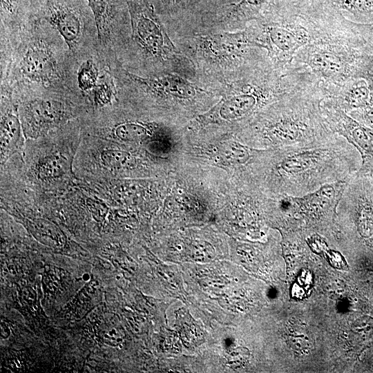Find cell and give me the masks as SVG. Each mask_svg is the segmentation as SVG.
I'll use <instances>...</instances> for the list:
<instances>
[{
    "mask_svg": "<svg viewBox=\"0 0 373 373\" xmlns=\"http://www.w3.org/2000/svg\"><path fill=\"white\" fill-rule=\"evenodd\" d=\"M372 175L373 176V171H372Z\"/></svg>",
    "mask_w": 373,
    "mask_h": 373,
    "instance_id": "44dd1931",
    "label": "cell"
},
{
    "mask_svg": "<svg viewBox=\"0 0 373 373\" xmlns=\"http://www.w3.org/2000/svg\"><path fill=\"white\" fill-rule=\"evenodd\" d=\"M347 113L359 123L373 129V106L354 109Z\"/></svg>",
    "mask_w": 373,
    "mask_h": 373,
    "instance_id": "e0dca14e",
    "label": "cell"
},
{
    "mask_svg": "<svg viewBox=\"0 0 373 373\" xmlns=\"http://www.w3.org/2000/svg\"><path fill=\"white\" fill-rule=\"evenodd\" d=\"M367 44L359 23L349 21L301 48L293 63L306 67L324 86L343 84L356 78Z\"/></svg>",
    "mask_w": 373,
    "mask_h": 373,
    "instance_id": "6da1fadb",
    "label": "cell"
},
{
    "mask_svg": "<svg viewBox=\"0 0 373 373\" xmlns=\"http://www.w3.org/2000/svg\"><path fill=\"white\" fill-rule=\"evenodd\" d=\"M321 111L329 129L345 138L360 153L361 165L358 175L373 171V129L359 123L346 112L323 100Z\"/></svg>",
    "mask_w": 373,
    "mask_h": 373,
    "instance_id": "3957f363",
    "label": "cell"
},
{
    "mask_svg": "<svg viewBox=\"0 0 373 373\" xmlns=\"http://www.w3.org/2000/svg\"><path fill=\"white\" fill-rule=\"evenodd\" d=\"M99 80L98 69L91 59L85 60L77 72V84L84 91L93 90Z\"/></svg>",
    "mask_w": 373,
    "mask_h": 373,
    "instance_id": "30bf717a",
    "label": "cell"
},
{
    "mask_svg": "<svg viewBox=\"0 0 373 373\" xmlns=\"http://www.w3.org/2000/svg\"><path fill=\"white\" fill-rule=\"evenodd\" d=\"M115 135L119 139L126 141L141 140L148 135L149 130L146 126L137 123H123L114 129Z\"/></svg>",
    "mask_w": 373,
    "mask_h": 373,
    "instance_id": "9a60e30c",
    "label": "cell"
},
{
    "mask_svg": "<svg viewBox=\"0 0 373 373\" xmlns=\"http://www.w3.org/2000/svg\"><path fill=\"white\" fill-rule=\"evenodd\" d=\"M321 85L325 95L323 100L346 113L370 106V89L363 79L354 78L336 86Z\"/></svg>",
    "mask_w": 373,
    "mask_h": 373,
    "instance_id": "52a82bcc",
    "label": "cell"
},
{
    "mask_svg": "<svg viewBox=\"0 0 373 373\" xmlns=\"http://www.w3.org/2000/svg\"><path fill=\"white\" fill-rule=\"evenodd\" d=\"M112 78L105 74L99 78L93 89L95 103L98 106H104L111 102L115 95V88Z\"/></svg>",
    "mask_w": 373,
    "mask_h": 373,
    "instance_id": "7c38bea8",
    "label": "cell"
},
{
    "mask_svg": "<svg viewBox=\"0 0 373 373\" xmlns=\"http://www.w3.org/2000/svg\"><path fill=\"white\" fill-rule=\"evenodd\" d=\"M127 75L150 93H170L179 97H189L194 94L193 86L178 77H141L130 73Z\"/></svg>",
    "mask_w": 373,
    "mask_h": 373,
    "instance_id": "ba28073f",
    "label": "cell"
},
{
    "mask_svg": "<svg viewBox=\"0 0 373 373\" xmlns=\"http://www.w3.org/2000/svg\"><path fill=\"white\" fill-rule=\"evenodd\" d=\"M361 32L365 39L373 44V22L362 23Z\"/></svg>",
    "mask_w": 373,
    "mask_h": 373,
    "instance_id": "ffe728a7",
    "label": "cell"
},
{
    "mask_svg": "<svg viewBox=\"0 0 373 373\" xmlns=\"http://www.w3.org/2000/svg\"><path fill=\"white\" fill-rule=\"evenodd\" d=\"M68 117L65 105L57 100L35 99L26 106L24 125L29 134L36 135L64 122Z\"/></svg>",
    "mask_w": 373,
    "mask_h": 373,
    "instance_id": "8992f818",
    "label": "cell"
},
{
    "mask_svg": "<svg viewBox=\"0 0 373 373\" xmlns=\"http://www.w3.org/2000/svg\"><path fill=\"white\" fill-rule=\"evenodd\" d=\"M126 153L116 150H106L102 154V160L105 165L117 166L126 160Z\"/></svg>",
    "mask_w": 373,
    "mask_h": 373,
    "instance_id": "ac0fdd59",
    "label": "cell"
},
{
    "mask_svg": "<svg viewBox=\"0 0 373 373\" xmlns=\"http://www.w3.org/2000/svg\"><path fill=\"white\" fill-rule=\"evenodd\" d=\"M101 42L106 41L117 12L118 0H87Z\"/></svg>",
    "mask_w": 373,
    "mask_h": 373,
    "instance_id": "9c48e42d",
    "label": "cell"
},
{
    "mask_svg": "<svg viewBox=\"0 0 373 373\" xmlns=\"http://www.w3.org/2000/svg\"><path fill=\"white\" fill-rule=\"evenodd\" d=\"M356 78L366 81L370 89V104L373 106V44L368 43L361 63Z\"/></svg>",
    "mask_w": 373,
    "mask_h": 373,
    "instance_id": "5bb4252c",
    "label": "cell"
},
{
    "mask_svg": "<svg viewBox=\"0 0 373 373\" xmlns=\"http://www.w3.org/2000/svg\"><path fill=\"white\" fill-rule=\"evenodd\" d=\"M249 353L247 350L242 348H237L233 351L228 352L225 355L227 364L230 367H236L243 364L247 359Z\"/></svg>",
    "mask_w": 373,
    "mask_h": 373,
    "instance_id": "d6986e66",
    "label": "cell"
},
{
    "mask_svg": "<svg viewBox=\"0 0 373 373\" xmlns=\"http://www.w3.org/2000/svg\"><path fill=\"white\" fill-rule=\"evenodd\" d=\"M27 6V0H1V15L7 18L20 16Z\"/></svg>",
    "mask_w": 373,
    "mask_h": 373,
    "instance_id": "2e32d148",
    "label": "cell"
},
{
    "mask_svg": "<svg viewBox=\"0 0 373 373\" xmlns=\"http://www.w3.org/2000/svg\"><path fill=\"white\" fill-rule=\"evenodd\" d=\"M1 142L3 146H8L16 142L20 135V123L17 117L7 113L1 118Z\"/></svg>",
    "mask_w": 373,
    "mask_h": 373,
    "instance_id": "4fadbf2b",
    "label": "cell"
},
{
    "mask_svg": "<svg viewBox=\"0 0 373 373\" xmlns=\"http://www.w3.org/2000/svg\"><path fill=\"white\" fill-rule=\"evenodd\" d=\"M128 7L132 37L145 52L152 56L162 57L166 54L170 43L148 0H126Z\"/></svg>",
    "mask_w": 373,
    "mask_h": 373,
    "instance_id": "277c9868",
    "label": "cell"
},
{
    "mask_svg": "<svg viewBox=\"0 0 373 373\" xmlns=\"http://www.w3.org/2000/svg\"><path fill=\"white\" fill-rule=\"evenodd\" d=\"M274 0H242L233 8L234 17L247 20L257 17L260 12L269 6Z\"/></svg>",
    "mask_w": 373,
    "mask_h": 373,
    "instance_id": "8fae6325",
    "label": "cell"
},
{
    "mask_svg": "<svg viewBox=\"0 0 373 373\" xmlns=\"http://www.w3.org/2000/svg\"><path fill=\"white\" fill-rule=\"evenodd\" d=\"M19 67L25 78L44 86L51 85L59 78L54 52L42 39L30 44L20 61Z\"/></svg>",
    "mask_w": 373,
    "mask_h": 373,
    "instance_id": "5b68a950",
    "label": "cell"
},
{
    "mask_svg": "<svg viewBox=\"0 0 373 373\" xmlns=\"http://www.w3.org/2000/svg\"><path fill=\"white\" fill-rule=\"evenodd\" d=\"M259 48L267 49L274 66L285 69L291 66L296 52L325 34L322 20L285 17L251 28Z\"/></svg>",
    "mask_w": 373,
    "mask_h": 373,
    "instance_id": "7a4b0ae2",
    "label": "cell"
}]
</instances>
